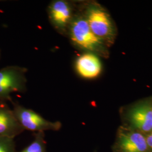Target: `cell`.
<instances>
[{
  "mask_svg": "<svg viewBox=\"0 0 152 152\" xmlns=\"http://www.w3.org/2000/svg\"><path fill=\"white\" fill-rule=\"evenodd\" d=\"M71 44L78 49L105 56V44L92 32L81 10L77 9L68 30Z\"/></svg>",
  "mask_w": 152,
  "mask_h": 152,
  "instance_id": "6da1fadb",
  "label": "cell"
},
{
  "mask_svg": "<svg viewBox=\"0 0 152 152\" xmlns=\"http://www.w3.org/2000/svg\"><path fill=\"white\" fill-rule=\"evenodd\" d=\"M94 34L104 44L112 41L114 29L110 16L102 6L91 3L81 10Z\"/></svg>",
  "mask_w": 152,
  "mask_h": 152,
  "instance_id": "7a4b0ae2",
  "label": "cell"
},
{
  "mask_svg": "<svg viewBox=\"0 0 152 152\" xmlns=\"http://www.w3.org/2000/svg\"><path fill=\"white\" fill-rule=\"evenodd\" d=\"M27 69L17 65L7 66L0 69V102L11 101V94L26 90Z\"/></svg>",
  "mask_w": 152,
  "mask_h": 152,
  "instance_id": "3957f363",
  "label": "cell"
},
{
  "mask_svg": "<svg viewBox=\"0 0 152 152\" xmlns=\"http://www.w3.org/2000/svg\"><path fill=\"white\" fill-rule=\"evenodd\" d=\"M13 112L16 119L24 130L34 133L45 132L47 131L60 130L62 124L59 121H50L45 119L31 109L18 104H13Z\"/></svg>",
  "mask_w": 152,
  "mask_h": 152,
  "instance_id": "277c9868",
  "label": "cell"
},
{
  "mask_svg": "<svg viewBox=\"0 0 152 152\" xmlns=\"http://www.w3.org/2000/svg\"><path fill=\"white\" fill-rule=\"evenodd\" d=\"M122 126L147 135L152 131V102L144 101L127 109Z\"/></svg>",
  "mask_w": 152,
  "mask_h": 152,
  "instance_id": "5b68a950",
  "label": "cell"
},
{
  "mask_svg": "<svg viewBox=\"0 0 152 152\" xmlns=\"http://www.w3.org/2000/svg\"><path fill=\"white\" fill-rule=\"evenodd\" d=\"M77 9L75 2L71 1L55 0L49 4L48 9L49 20L60 34L67 36L68 28Z\"/></svg>",
  "mask_w": 152,
  "mask_h": 152,
  "instance_id": "8992f818",
  "label": "cell"
},
{
  "mask_svg": "<svg viewBox=\"0 0 152 152\" xmlns=\"http://www.w3.org/2000/svg\"><path fill=\"white\" fill-rule=\"evenodd\" d=\"M112 152H150L145 135L122 125L118 128Z\"/></svg>",
  "mask_w": 152,
  "mask_h": 152,
  "instance_id": "52a82bcc",
  "label": "cell"
},
{
  "mask_svg": "<svg viewBox=\"0 0 152 152\" xmlns=\"http://www.w3.org/2000/svg\"><path fill=\"white\" fill-rule=\"evenodd\" d=\"M12 110L0 102V136L15 138L24 131Z\"/></svg>",
  "mask_w": 152,
  "mask_h": 152,
  "instance_id": "ba28073f",
  "label": "cell"
},
{
  "mask_svg": "<svg viewBox=\"0 0 152 152\" xmlns=\"http://www.w3.org/2000/svg\"><path fill=\"white\" fill-rule=\"evenodd\" d=\"M75 67L77 73L86 79L97 77L102 69L100 60L96 55L91 53L79 56L76 60Z\"/></svg>",
  "mask_w": 152,
  "mask_h": 152,
  "instance_id": "9c48e42d",
  "label": "cell"
},
{
  "mask_svg": "<svg viewBox=\"0 0 152 152\" xmlns=\"http://www.w3.org/2000/svg\"><path fill=\"white\" fill-rule=\"evenodd\" d=\"M19 152H48L45 132L34 133L33 141Z\"/></svg>",
  "mask_w": 152,
  "mask_h": 152,
  "instance_id": "30bf717a",
  "label": "cell"
},
{
  "mask_svg": "<svg viewBox=\"0 0 152 152\" xmlns=\"http://www.w3.org/2000/svg\"><path fill=\"white\" fill-rule=\"evenodd\" d=\"M0 152H16L14 139L0 136Z\"/></svg>",
  "mask_w": 152,
  "mask_h": 152,
  "instance_id": "8fae6325",
  "label": "cell"
},
{
  "mask_svg": "<svg viewBox=\"0 0 152 152\" xmlns=\"http://www.w3.org/2000/svg\"><path fill=\"white\" fill-rule=\"evenodd\" d=\"M145 138L149 152H152V131L145 135Z\"/></svg>",
  "mask_w": 152,
  "mask_h": 152,
  "instance_id": "7c38bea8",
  "label": "cell"
},
{
  "mask_svg": "<svg viewBox=\"0 0 152 152\" xmlns=\"http://www.w3.org/2000/svg\"><path fill=\"white\" fill-rule=\"evenodd\" d=\"M0 57H1V51H0Z\"/></svg>",
  "mask_w": 152,
  "mask_h": 152,
  "instance_id": "4fadbf2b",
  "label": "cell"
},
{
  "mask_svg": "<svg viewBox=\"0 0 152 152\" xmlns=\"http://www.w3.org/2000/svg\"></svg>",
  "mask_w": 152,
  "mask_h": 152,
  "instance_id": "5bb4252c",
  "label": "cell"
}]
</instances>
